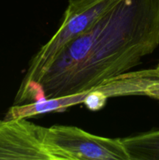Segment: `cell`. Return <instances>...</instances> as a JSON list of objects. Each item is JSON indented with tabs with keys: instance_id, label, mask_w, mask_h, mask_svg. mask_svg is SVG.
<instances>
[{
	"instance_id": "52a82bcc",
	"label": "cell",
	"mask_w": 159,
	"mask_h": 160,
	"mask_svg": "<svg viewBox=\"0 0 159 160\" xmlns=\"http://www.w3.org/2000/svg\"><path fill=\"white\" fill-rule=\"evenodd\" d=\"M107 96L98 88H94L86 94L84 103L90 111H98L102 109L107 102Z\"/></svg>"
},
{
	"instance_id": "8992f818",
	"label": "cell",
	"mask_w": 159,
	"mask_h": 160,
	"mask_svg": "<svg viewBox=\"0 0 159 160\" xmlns=\"http://www.w3.org/2000/svg\"><path fill=\"white\" fill-rule=\"evenodd\" d=\"M129 160H159V130L121 138Z\"/></svg>"
},
{
	"instance_id": "6da1fadb",
	"label": "cell",
	"mask_w": 159,
	"mask_h": 160,
	"mask_svg": "<svg viewBox=\"0 0 159 160\" xmlns=\"http://www.w3.org/2000/svg\"><path fill=\"white\" fill-rule=\"evenodd\" d=\"M158 45L159 0H122L62 48L35 101L89 92L127 73Z\"/></svg>"
},
{
	"instance_id": "7a4b0ae2",
	"label": "cell",
	"mask_w": 159,
	"mask_h": 160,
	"mask_svg": "<svg viewBox=\"0 0 159 160\" xmlns=\"http://www.w3.org/2000/svg\"><path fill=\"white\" fill-rule=\"evenodd\" d=\"M122 0H70L54 35L32 56L13 105L33 102L37 85L62 48L88 31Z\"/></svg>"
},
{
	"instance_id": "277c9868",
	"label": "cell",
	"mask_w": 159,
	"mask_h": 160,
	"mask_svg": "<svg viewBox=\"0 0 159 160\" xmlns=\"http://www.w3.org/2000/svg\"><path fill=\"white\" fill-rule=\"evenodd\" d=\"M45 130L26 119L0 120V159L52 160L44 144Z\"/></svg>"
},
{
	"instance_id": "5b68a950",
	"label": "cell",
	"mask_w": 159,
	"mask_h": 160,
	"mask_svg": "<svg viewBox=\"0 0 159 160\" xmlns=\"http://www.w3.org/2000/svg\"><path fill=\"white\" fill-rule=\"evenodd\" d=\"M87 92L59 98H43L26 104L13 105L5 116V120L27 119L41 114L62 112L75 105L83 103Z\"/></svg>"
},
{
	"instance_id": "ba28073f",
	"label": "cell",
	"mask_w": 159,
	"mask_h": 160,
	"mask_svg": "<svg viewBox=\"0 0 159 160\" xmlns=\"http://www.w3.org/2000/svg\"><path fill=\"white\" fill-rule=\"evenodd\" d=\"M156 70H157L159 71V62H158V64H157V68H156Z\"/></svg>"
},
{
	"instance_id": "3957f363",
	"label": "cell",
	"mask_w": 159,
	"mask_h": 160,
	"mask_svg": "<svg viewBox=\"0 0 159 160\" xmlns=\"http://www.w3.org/2000/svg\"><path fill=\"white\" fill-rule=\"evenodd\" d=\"M44 144L52 160H129L121 138L94 135L73 126L46 128Z\"/></svg>"
}]
</instances>
